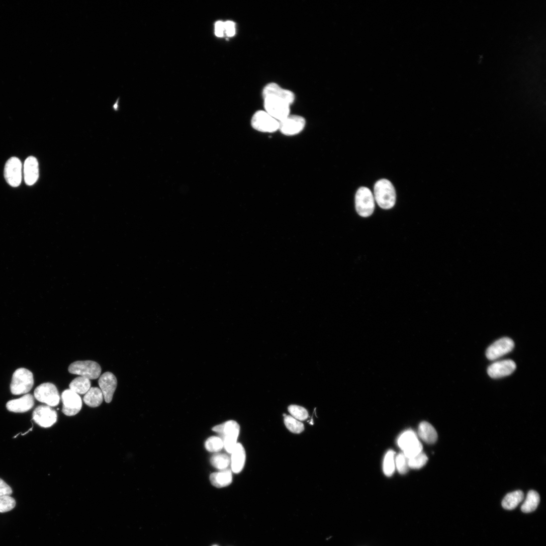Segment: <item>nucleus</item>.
<instances>
[{
    "label": "nucleus",
    "mask_w": 546,
    "mask_h": 546,
    "mask_svg": "<svg viewBox=\"0 0 546 546\" xmlns=\"http://www.w3.org/2000/svg\"><path fill=\"white\" fill-rule=\"evenodd\" d=\"M13 493L11 487L0 479V497L10 496Z\"/></svg>",
    "instance_id": "nucleus-36"
},
{
    "label": "nucleus",
    "mask_w": 546,
    "mask_h": 546,
    "mask_svg": "<svg viewBox=\"0 0 546 546\" xmlns=\"http://www.w3.org/2000/svg\"><path fill=\"white\" fill-rule=\"evenodd\" d=\"M16 505L15 499L10 496L0 497V513L11 511L16 507Z\"/></svg>",
    "instance_id": "nucleus-33"
},
{
    "label": "nucleus",
    "mask_w": 546,
    "mask_h": 546,
    "mask_svg": "<svg viewBox=\"0 0 546 546\" xmlns=\"http://www.w3.org/2000/svg\"><path fill=\"white\" fill-rule=\"evenodd\" d=\"M408 460L409 468L418 470L423 468L426 464L428 458L426 454L422 451L417 456Z\"/></svg>",
    "instance_id": "nucleus-32"
},
{
    "label": "nucleus",
    "mask_w": 546,
    "mask_h": 546,
    "mask_svg": "<svg viewBox=\"0 0 546 546\" xmlns=\"http://www.w3.org/2000/svg\"><path fill=\"white\" fill-rule=\"evenodd\" d=\"M262 97L264 98L267 97H273L281 99L290 106L295 101V95L292 91L285 89L275 82H270L263 87L262 90Z\"/></svg>",
    "instance_id": "nucleus-14"
},
{
    "label": "nucleus",
    "mask_w": 546,
    "mask_h": 546,
    "mask_svg": "<svg viewBox=\"0 0 546 546\" xmlns=\"http://www.w3.org/2000/svg\"><path fill=\"white\" fill-rule=\"evenodd\" d=\"M205 445L206 449L212 452H218L224 448L223 441L219 436H213L209 437L206 441Z\"/></svg>",
    "instance_id": "nucleus-30"
},
{
    "label": "nucleus",
    "mask_w": 546,
    "mask_h": 546,
    "mask_svg": "<svg viewBox=\"0 0 546 546\" xmlns=\"http://www.w3.org/2000/svg\"><path fill=\"white\" fill-rule=\"evenodd\" d=\"M34 396L38 401L50 407L57 406L60 399L56 386L49 383L38 386L34 392Z\"/></svg>",
    "instance_id": "nucleus-8"
},
{
    "label": "nucleus",
    "mask_w": 546,
    "mask_h": 546,
    "mask_svg": "<svg viewBox=\"0 0 546 546\" xmlns=\"http://www.w3.org/2000/svg\"><path fill=\"white\" fill-rule=\"evenodd\" d=\"M24 178L26 184L28 186H32L39 178V169L37 159L34 156L27 158L24 163Z\"/></svg>",
    "instance_id": "nucleus-17"
},
{
    "label": "nucleus",
    "mask_w": 546,
    "mask_h": 546,
    "mask_svg": "<svg viewBox=\"0 0 546 546\" xmlns=\"http://www.w3.org/2000/svg\"><path fill=\"white\" fill-rule=\"evenodd\" d=\"M212 465L220 471L227 469L231 464V458L228 454L217 452L213 455L211 459Z\"/></svg>",
    "instance_id": "nucleus-27"
},
{
    "label": "nucleus",
    "mask_w": 546,
    "mask_h": 546,
    "mask_svg": "<svg viewBox=\"0 0 546 546\" xmlns=\"http://www.w3.org/2000/svg\"><path fill=\"white\" fill-rule=\"evenodd\" d=\"M539 502V494L536 492L531 490L528 492L526 499L521 507V510L524 513L532 512L537 508Z\"/></svg>",
    "instance_id": "nucleus-24"
},
{
    "label": "nucleus",
    "mask_w": 546,
    "mask_h": 546,
    "mask_svg": "<svg viewBox=\"0 0 546 546\" xmlns=\"http://www.w3.org/2000/svg\"><path fill=\"white\" fill-rule=\"evenodd\" d=\"M231 454V471L234 474H239L243 470L245 464V448L241 443L238 442Z\"/></svg>",
    "instance_id": "nucleus-19"
},
{
    "label": "nucleus",
    "mask_w": 546,
    "mask_h": 546,
    "mask_svg": "<svg viewBox=\"0 0 546 546\" xmlns=\"http://www.w3.org/2000/svg\"><path fill=\"white\" fill-rule=\"evenodd\" d=\"M212 430L218 433L224 442V447L231 453L236 446L240 433V427L234 420H229L214 427Z\"/></svg>",
    "instance_id": "nucleus-2"
},
{
    "label": "nucleus",
    "mask_w": 546,
    "mask_h": 546,
    "mask_svg": "<svg viewBox=\"0 0 546 546\" xmlns=\"http://www.w3.org/2000/svg\"><path fill=\"white\" fill-rule=\"evenodd\" d=\"M422 444L419 441L414 445L404 450L403 453L408 459H410L417 456V454L422 452Z\"/></svg>",
    "instance_id": "nucleus-35"
},
{
    "label": "nucleus",
    "mask_w": 546,
    "mask_h": 546,
    "mask_svg": "<svg viewBox=\"0 0 546 546\" xmlns=\"http://www.w3.org/2000/svg\"><path fill=\"white\" fill-rule=\"evenodd\" d=\"M514 347V342L509 337H503L493 343L487 349V357L496 360L511 352Z\"/></svg>",
    "instance_id": "nucleus-12"
},
{
    "label": "nucleus",
    "mask_w": 546,
    "mask_h": 546,
    "mask_svg": "<svg viewBox=\"0 0 546 546\" xmlns=\"http://www.w3.org/2000/svg\"><path fill=\"white\" fill-rule=\"evenodd\" d=\"M408 460L403 453H400L397 455L395 460V464L399 473L401 475L406 474L408 471L409 466Z\"/></svg>",
    "instance_id": "nucleus-34"
},
{
    "label": "nucleus",
    "mask_w": 546,
    "mask_h": 546,
    "mask_svg": "<svg viewBox=\"0 0 546 546\" xmlns=\"http://www.w3.org/2000/svg\"><path fill=\"white\" fill-rule=\"evenodd\" d=\"M215 34L218 37H222L225 33L224 23L218 21L215 24Z\"/></svg>",
    "instance_id": "nucleus-38"
},
{
    "label": "nucleus",
    "mask_w": 546,
    "mask_h": 546,
    "mask_svg": "<svg viewBox=\"0 0 546 546\" xmlns=\"http://www.w3.org/2000/svg\"><path fill=\"white\" fill-rule=\"evenodd\" d=\"M104 399L103 393L100 389L92 388L85 394L83 401L87 406L96 408L102 405Z\"/></svg>",
    "instance_id": "nucleus-22"
},
{
    "label": "nucleus",
    "mask_w": 546,
    "mask_h": 546,
    "mask_svg": "<svg viewBox=\"0 0 546 546\" xmlns=\"http://www.w3.org/2000/svg\"><path fill=\"white\" fill-rule=\"evenodd\" d=\"M419 437L428 444L434 443L437 439V433L432 425L427 422H421L418 427Z\"/></svg>",
    "instance_id": "nucleus-21"
},
{
    "label": "nucleus",
    "mask_w": 546,
    "mask_h": 546,
    "mask_svg": "<svg viewBox=\"0 0 546 546\" xmlns=\"http://www.w3.org/2000/svg\"><path fill=\"white\" fill-rule=\"evenodd\" d=\"M212 484L218 488H222L229 486L233 481L232 471L226 469L219 472L213 473L210 476Z\"/></svg>",
    "instance_id": "nucleus-20"
},
{
    "label": "nucleus",
    "mask_w": 546,
    "mask_h": 546,
    "mask_svg": "<svg viewBox=\"0 0 546 546\" xmlns=\"http://www.w3.org/2000/svg\"><path fill=\"white\" fill-rule=\"evenodd\" d=\"M213 546H219V545H214Z\"/></svg>",
    "instance_id": "nucleus-39"
},
{
    "label": "nucleus",
    "mask_w": 546,
    "mask_h": 546,
    "mask_svg": "<svg viewBox=\"0 0 546 546\" xmlns=\"http://www.w3.org/2000/svg\"><path fill=\"white\" fill-rule=\"evenodd\" d=\"M284 422L287 428L292 433L300 434L305 430L304 424L291 415L285 417Z\"/></svg>",
    "instance_id": "nucleus-29"
},
{
    "label": "nucleus",
    "mask_w": 546,
    "mask_h": 546,
    "mask_svg": "<svg viewBox=\"0 0 546 546\" xmlns=\"http://www.w3.org/2000/svg\"><path fill=\"white\" fill-rule=\"evenodd\" d=\"M251 124L254 129L262 133H274L280 128V122L265 111L256 112L252 118Z\"/></svg>",
    "instance_id": "nucleus-7"
},
{
    "label": "nucleus",
    "mask_w": 546,
    "mask_h": 546,
    "mask_svg": "<svg viewBox=\"0 0 546 546\" xmlns=\"http://www.w3.org/2000/svg\"><path fill=\"white\" fill-rule=\"evenodd\" d=\"M224 27L225 33L228 37H232L235 35L236 28L234 22L227 21L224 23Z\"/></svg>",
    "instance_id": "nucleus-37"
},
{
    "label": "nucleus",
    "mask_w": 546,
    "mask_h": 546,
    "mask_svg": "<svg viewBox=\"0 0 546 546\" xmlns=\"http://www.w3.org/2000/svg\"><path fill=\"white\" fill-rule=\"evenodd\" d=\"M33 420L39 426L48 428L51 427L57 421L56 412L48 406H40L34 410Z\"/></svg>",
    "instance_id": "nucleus-13"
},
{
    "label": "nucleus",
    "mask_w": 546,
    "mask_h": 546,
    "mask_svg": "<svg viewBox=\"0 0 546 546\" xmlns=\"http://www.w3.org/2000/svg\"><path fill=\"white\" fill-rule=\"evenodd\" d=\"M33 374L29 370L22 368L14 374L11 385L13 394L20 395L29 393L34 386Z\"/></svg>",
    "instance_id": "nucleus-3"
},
{
    "label": "nucleus",
    "mask_w": 546,
    "mask_h": 546,
    "mask_svg": "<svg viewBox=\"0 0 546 546\" xmlns=\"http://www.w3.org/2000/svg\"><path fill=\"white\" fill-rule=\"evenodd\" d=\"M395 453L394 450H390L386 453L384 459L383 470L385 475L389 477H391L395 471Z\"/></svg>",
    "instance_id": "nucleus-28"
},
{
    "label": "nucleus",
    "mask_w": 546,
    "mask_h": 546,
    "mask_svg": "<svg viewBox=\"0 0 546 546\" xmlns=\"http://www.w3.org/2000/svg\"><path fill=\"white\" fill-rule=\"evenodd\" d=\"M99 383L106 402L111 403L117 387L116 377L111 373H106L101 377Z\"/></svg>",
    "instance_id": "nucleus-16"
},
{
    "label": "nucleus",
    "mask_w": 546,
    "mask_h": 546,
    "mask_svg": "<svg viewBox=\"0 0 546 546\" xmlns=\"http://www.w3.org/2000/svg\"><path fill=\"white\" fill-rule=\"evenodd\" d=\"M355 209L361 217L371 216L375 208V198L371 191L367 188L361 187L357 191L355 199Z\"/></svg>",
    "instance_id": "nucleus-5"
},
{
    "label": "nucleus",
    "mask_w": 546,
    "mask_h": 546,
    "mask_svg": "<svg viewBox=\"0 0 546 546\" xmlns=\"http://www.w3.org/2000/svg\"><path fill=\"white\" fill-rule=\"evenodd\" d=\"M306 124L304 118L297 115H289L280 121L279 130L285 135L294 136L304 130Z\"/></svg>",
    "instance_id": "nucleus-10"
},
{
    "label": "nucleus",
    "mask_w": 546,
    "mask_h": 546,
    "mask_svg": "<svg viewBox=\"0 0 546 546\" xmlns=\"http://www.w3.org/2000/svg\"><path fill=\"white\" fill-rule=\"evenodd\" d=\"M419 440L417 434L412 430H408L403 433L398 439V444L403 450L414 445Z\"/></svg>",
    "instance_id": "nucleus-26"
},
{
    "label": "nucleus",
    "mask_w": 546,
    "mask_h": 546,
    "mask_svg": "<svg viewBox=\"0 0 546 546\" xmlns=\"http://www.w3.org/2000/svg\"><path fill=\"white\" fill-rule=\"evenodd\" d=\"M63 403L62 412L67 416L77 414L82 408V401L78 394L71 390H66L61 395Z\"/></svg>",
    "instance_id": "nucleus-11"
},
{
    "label": "nucleus",
    "mask_w": 546,
    "mask_h": 546,
    "mask_svg": "<svg viewBox=\"0 0 546 546\" xmlns=\"http://www.w3.org/2000/svg\"><path fill=\"white\" fill-rule=\"evenodd\" d=\"M70 374L78 375L88 379H98L101 375L102 369L99 364L93 360H79L70 364L68 368Z\"/></svg>",
    "instance_id": "nucleus-4"
},
{
    "label": "nucleus",
    "mask_w": 546,
    "mask_h": 546,
    "mask_svg": "<svg viewBox=\"0 0 546 546\" xmlns=\"http://www.w3.org/2000/svg\"><path fill=\"white\" fill-rule=\"evenodd\" d=\"M516 369V363L513 360L506 359L493 363L487 372L491 378L497 379L511 375Z\"/></svg>",
    "instance_id": "nucleus-15"
},
{
    "label": "nucleus",
    "mask_w": 546,
    "mask_h": 546,
    "mask_svg": "<svg viewBox=\"0 0 546 546\" xmlns=\"http://www.w3.org/2000/svg\"><path fill=\"white\" fill-rule=\"evenodd\" d=\"M69 387L70 390L77 394H85L90 388V382L86 378L78 377L71 382Z\"/></svg>",
    "instance_id": "nucleus-25"
},
{
    "label": "nucleus",
    "mask_w": 546,
    "mask_h": 546,
    "mask_svg": "<svg viewBox=\"0 0 546 546\" xmlns=\"http://www.w3.org/2000/svg\"><path fill=\"white\" fill-rule=\"evenodd\" d=\"M34 405V397L30 394H27L20 399L9 401L7 404V408L12 412L25 413L30 410Z\"/></svg>",
    "instance_id": "nucleus-18"
},
{
    "label": "nucleus",
    "mask_w": 546,
    "mask_h": 546,
    "mask_svg": "<svg viewBox=\"0 0 546 546\" xmlns=\"http://www.w3.org/2000/svg\"><path fill=\"white\" fill-rule=\"evenodd\" d=\"M265 111L279 122L290 115V105L284 101L273 97L263 98Z\"/></svg>",
    "instance_id": "nucleus-6"
},
{
    "label": "nucleus",
    "mask_w": 546,
    "mask_h": 546,
    "mask_svg": "<svg viewBox=\"0 0 546 546\" xmlns=\"http://www.w3.org/2000/svg\"><path fill=\"white\" fill-rule=\"evenodd\" d=\"M5 176L11 187L17 188L20 186L22 179V163L19 158L13 157L7 162Z\"/></svg>",
    "instance_id": "nucleus-9"
},
{
    "label": "nucleus",
    "mask_w": 546,
    "mask_h": 546,
    "mask_svg": "<svg viewBox=\"0 0 546 546\" xmlns=\"http://www.w3.org/2000/svg\"><path fill=\"white\" fill-rule=\"evenodd\" d=\"M375 199L379 206L385 210L393 208L396 202L395 189L387 179L378 181L375 186Z\"/></svg>",
    "instance_id": "nucleus-1"
},
{
    "label": "nucleus",
    "mask_w": 546,
    "mask_h": 546,
    "mask_svg": "<svg viewBox=\"0 0 546 546\" xmlns=\"http://www.w3.org/2000/svg\"><path fill=\"white\" fill-rule=\"evenodd\" d=\"M288 410L292 417L300 421L307 420L309 416L308 411L300 406L292 405L289 407Z\"/></svg>",
    "instance_id": "nucleus-31"
},
{
    "label": "nucleus",
    "mask_w": 546,
    "mask_h": 546,
    "mask_svg": "<svg viewBox=\"0 0 546 546\" xmlns=\"http://www.w3.org/2000/svg\"><path fill=\"white\" fill-rule=\"evenodd\" d=\"M524 495L521 491H516L508 494L502 502L503 507L506 510H513L524 499Z\"/></svg>",
    "instance_id": "nucleus-23"
}]
</instances>
